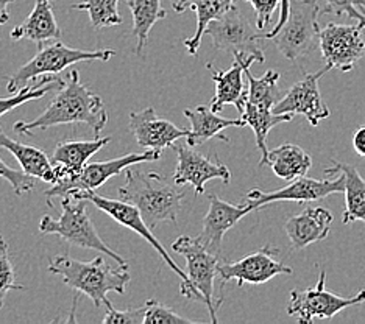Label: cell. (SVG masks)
<instances>
[{"label":"cell","mask_w":365,"mask_h":324,"mask_svg":"<svg viewBox=\"0 0 365 324\" xmlns=\"http://www.w3.org/2000/svg\"><path fill=\"white\" fill-rule=\"evenodd\" d=\"M83 123L101 136L108 123V113L101 95L94 94L83 85L77 70H71L68 78L58 85V93L48 103L46 111L31 122H16L14 131L18 135H33L36 130H48L58 125Z\"/></svg>","instance_id":"cell-1"},{"label":"cell","mask_w":365,"mask_h":324,"mask_svg":"<svg viewBox=\"0 0 365 324\" xmlns=\"http://www.w3.org/2000/svg\"><path fill=\"white\" fill-rule=\"evenodd\" d=\"M125 184L119 187L122 202L136 206L143 214L148 228L169 221L175 224L181 211L182 199L186 197L175 181L163 173L147 172L128 167L125 172Z\"/></svg>","instance_id":"cell-2"},{"label":"cell","mask_w":365,"mask_h":324,"mask_svg":"<svg viewBox=\"0 0 365 324\" xmlns=\"http://www.w3.org/2000/svg\"><path fill=\"white\" fill-rule=\"evenodd\" d=\"M48 271L63 279L66 286L88 296L96 307L108 304V293L115 292L123 295L131 281L128 267L118 268L106 263L103 257H96L91 262H81L69 256H55L48 262Z\"/></svg>","instance_id":"cell-3"},{"label":"cell","mask_w":365,"mask_h":324,"mask_svg":"<svg viewBox=\"0 0 365 324\" xmlns=\"http://www.w3.org/2000/svg\"><path fill=\"white\" fill-rule=\"evenodd\" d=\"M172 251L181 254L187 261L189 284L181 286L180 292L190 301H200L208 307L211 321L217 323V310L222 301L214 298V281L219 276V256L206 248L200 237L181 236L172 244Z\"/></svg>","instance_id":"cell-4"},{"label":"cell","mask_w":365,"mask_h":324,"mask_svg":"<svg viewBox=\"0 0 365 324\" xmlns=\"http://www.w3.org/2000/svg\"><path fill=\"white\" fill-rule=\"evenodd\" d=\"M60 202L63 209L60 219L55 220L51 215H44L41 219L39 231L43 234H56L69 245L96 249V251L110 256L113 261L118 262V265L128 267L127 259H123L120 254L108 246L102 237L98 236L96 224L86 209L88 202H85V199H73L71 197H63Z\"/></svg>","instance_id":"cell-5"},{"label":"cell","mask_w":365,"mask_h":324,"mask_svg":"<svg viewBox=\"0 0 365 324\" xmlns=\"http://www.w3.org/2000/svg\"><path fill=\"white\" fill-rule=\"evenodd\" d=\"M113 56H115V52L111 48H72L58 41L51 46L39 47V52L29 63L24 64L18 72L11 75L6 89L10 94H16L36 78L46 77V75H60L76 63L97 60L110 61Z\"/></svg>","instance_id":"cell-6"},{"label":"cell","mask_w":365,"mask_h":324,"mask_svg":"<svg viewBox=\"0 0 365 324\" xmlns=\"http://www.w3.org/2000/svg\"><path fill=\"white\" fill-rule=\"evenodd\" d=\"M323 14L317 0H290L286 23L273 36V43L289 61H298L319 46V16Z\"/></svg>","instance_id":"cell-7"},{"label":"cell","mask_w":365,"mask_h":324,"mask_svg":"<svg viewBox=\"0 0 365 324\" xmlns=\"http://www.w3.org/2000/svg\"><path fill=\"white\" fill-rule=\"evenodd\" d=\"M264 30H259L250 21L245 19L239 8H233L222 16V18L212 21L205 35H210L212 46L230 53H242L247 56L256 58L258 63H264V53L261 47V41L265 39Z\"/></svg>","instance_id":"cell-8"},{"label":"cell","mask_w":365,"mask_h":324,"mask_svg":"<svg viewBox=\"0 0 365 324\" xmlns=\"http://www.w3.org/2000/svg\"><path fill=\"white\" fill-rule=\"evenodd\" d=\"M365 303V290L350 298H342L327 290V273L322 271L317 284L306 290H292L287 313L298 323L309 324L314 320H331L348 307Z\"/></svg>","instance_id":"cell-9"},{"label":"cell","mask_w":365,"mask_h":324,"mask_svg":"<svg viewBox=\"0 0 365 324\" xmlns=\"http://www.w3.org/2000/svg\"><path fill=\"white\" fill-rule=\"evenodd\" d=\"M161 155L163 152H158V150H144V152L140 153H128L119 157H114V160L88 164L78 178L68 182H58V184L48 187L46 190V197L48 199L53 197L63 198L72 197L80 192H86V190H97L98 187H102L108 179L122 174L128 167H131V165L158 161Z\"/></svg>","instance_id":"cell-10"},{"label":"cell","mask_w":365,"mask_h":324,"mask_svg":"<svg viewBox=\"0 0 365 324\" xmlns=\"http://www.w3.org/2000/svg\"><path fill=\"white\" fill-rule=\"evenodd\" d=\"M344 192L345 174L342 172H336L331 177H327V179H312L308 177H300L290 181L286 187L273 190V192H262L259 189H253L247 194V203H250L256 211L270 203L319 202V199H323L329 195Z\"/></svg>","instance_id":"cell-11"},{"label":"cell","mask_w":365,"mask_h":324,"mask_svg":"<svg viewBox=\"0 0 365 324\" xmlns=\"http://www.w3.org/2000/svg\"><path fill=\"white\" fill-rule=\"evenodd\" d=\"M361 25L328 23L320 30L319 47L325 66L340 72H350L365 53V41Z\"/></svg>","instance_id":"cell-12"},{"label":"cell","mask_w":365,"mask_h":324,"mask_svg":"<svg viewBox=\"0 0 365 324\" xmlns=\"http://www.w3.org/2000/svg\"><path fill=\"white\" fill-rule=\"evenodd\" d=\"M278 253V248L265 245L256 253L237 262L219 261L217 274L222 287L230 281H236L237 287H244L245 284L261 286L278 276V274H292V268L277 259Z\"/></svg>","instance_id":"cell-13"},{"label":"cell","mask_w":365,"mask_h":324,"mask_svg":"<svg viewBox=\"0 0 365 324\" xmlns=\"http://www.w3.org/2000/svg\"><path fill=\"white\" fill-rule=\"evenodd\" d=\"M71 198L73 199H85L88 203H93L98 209L103 211L106 215H110L113 220L118 221L122 226H125L128 229H131L133 232H136L140 237H143L147 244H150L156 253L160 254L164 262L169 265V268L173 270V273L181 279V286H187L189 284V276L187 273L182 271L178 265L173 262L172 257L169 256V253L165 251L164 246L158 242V239L152 234V229L148 228V224L145 223L143 214L138 209L136 206H133L127 202H118V199H110L105 198L102 195H98L96 190H86V192H80L72 195Z\"/></svg>","instance_id":"cell-14"},{"label":"cell","mask_w":365,"mask_h":324,"mask_svg":"<svg viewBox=\"0 0 365 324\" xmlns=\"http://www.w3.org/2000/svg\"><path fill=\"white\" fill-rule=\"evenodd\" d=\"M329 72V69L323 68L315 73H304V77L295 83V85L287 90V94L278 100V103L273 106L275 114H300L312 127L331 115L329 108L325 105L319 89V80Z\"/></svg>","instance_id":"cell-15"},{"label":"cell","mask_w":365,"mask_h":324,"mask_svg":"<svg viewBox=\"0 0 365 324\" xmlns=\"http://www.w3.org/2000/svg\"><path fill=\"white\" fill-rule=\"evenodd\" d=\"M172 148H175L178 156L177 169L173 173V181L178 186L190 184L197 195H202L205 192V184L211 179H220L225 184L231 181L230 169L219 161V157H215V161H211L210 157L203 156L190 145L186 147L175 144Z\"/></svg>","instance_id":"cell-16"},{"label":"cell","mask_w":365,"mask_h":324,"mask_svg":"<svg viewBox=\"0 0 365 324\" xmlns=\"http://www.w3.org/2000/svg\"><path fill=\"white\" fill-rule=\"evenodd\" d=\"M130 130L139 147L158 152L170 148L177 144V140L189 136V130H181L175 123L160 117L153 108H145L138 113L133 111L130 114Z\"/></svg>","instance_id":"cell-17"},{"label":"cell","mask_w":365,"mask_h":324,"mask_svg":"<svg viewBox=\"0 0 365 324\" xmlns=\"http://www.w3.org/2000/svg\"><path fill=\"white\" fill-rule=\"evenodd\" d=\"M255 211L250 203L231 204L217 195H210V211L203 219L200 234L202 244L214 254H220L222 240L227 232L236 226L240 219Z\"/></svg>","instance_id":"cell-18"},{"label":"cell","mask_w":365,"mask_h":324,"mask_svg":"<svg viewBox=\"0 0 365 324\" xmlns=\"http://www.w3.org/2000/svg\"><path fill=\"white\" fill-rule=\"evenodd\" d=\"M110 140L111 137L98 136L93 140H63L58 144L51 157L58 177L56 184L78 178L91 157L110 144Z\"/></svg>","instance_id":"cell-19"},{"label":"cell","mask_w":365,"mask_h":324,"mask_svg":"<svg viewBox=\"0 0 365 324\" xmlns=\"http://www.w3.org/2000/svg\"><path fill=\"white\" fill-rule=\"evenodd\" d=\"M333 214L325 207H306L300 214L290 217L286 224V234L292 249H304L320 240H325L331 231Z\"/></svg>","instance_id":"cell-20"},{"label":"cell","mask_w":365,"mask_h":324,"mask_svg":"<svg viewBox=\"0 0 365 324\" xmlns=\"http://www.w3.org/2000/svg\"><path fill=\"white\" fill-rule=\"evenodd\" d=\"M185 117L190 122L189 136L186 137L187 145L200 147L206 140L219 137L225 142H230L227 136H223V130L227 128H242L247 127L244 119H227L212 111L211 106L200 105L197 108H187L185 110Z\"/></svg>","instance_id":"cell-21"},{"label":"cell","mask_w":365,"mask_h":324,"mask_svg":"<svg viewBox=\"0 0 365 324\" xmlns=\"http://www.w3.org/2000/svg\"><path fill=\"white\" fill-rule=\"evenodd\" d=\"M13 41L27 39L43 47L48 41L61 38V28L53 14V0H35L29 18L10 33Z\"/></svg>","instance_id":"cell-22"},{"label":"cell","mask_w":365,"mask_h":324,"mask_svg":"<svg viewBox=\"0 0 365 324\" xmlns=\"http://www.w3.org/2000/svg\"><path fill=\"white\" fill-rule=\"evenodd\" d=\"M206 69L211 72V77L215 83V95L211 103L212 111L220 113L223 110V106L233 105L240 113H244L248 88H245L244 83L245 73L242 69V64L235 60V64L231 66L228 70L220 72L210 63L206 66Z\"/></svg>","instance_id":"cell-23"},{"label":"cell","mask_w":365,"mask_h":324,"mask_svg":"<svg viewBox=\"0 0 365 324\" xmlns=\"http://www.w3.org/2000/svg\"><path fill=\"white\" fill-rule=\"evenodd\" d=\"M0 148H4L8 153H11L16 157V161L19 162L21 169L27 174H30V177L43 179L51 186L56 184L58 177L55 165L51 157H48L41 148L22 144L19 140L8 137L2 128H0Z\"/></svg>","instance_id":"cell-24"},{"label":"cell","mask_w":365,"mask_h":324,"mask_svg":"<svg viewBox=\"0 0 365 324\" xmlns=\"http://www.w3.org/2000/svg\"><path fill=\"white\" fill-rule=\"evenodd\" d=\"M235 60L242 64V69L245 73V78L248 81V95L247 102L256 105L265 110H273V106L278 103L279 90H278V81H279V72L267 70L261 78L253 77L250 68L256 61V58L247 56L242 53H235Z\"/></svg>","instance_id":"cell-25"},{"label":"cell","mask_w":365,"mask_h":324,"mask_svg":"<svg viewBox=\"0 0 365 324\" xmlns=\"http://www.w3.org/2000/svg\"><path fill=\"white\" fill-rule=\"evenodd\" d=\"M333 162V167L325 169L327 177H331L336 172H342L345 174V211L342 215V223H365V179L353 165L339 161Z\"/></svg>","instance_id":"cell-26"},{"label":"cell","mask_w":365,"mask_h":324,"mask_svg":"<svg viewBox=\"0 0 365 324\" xmlns=\"http://www.w3.org/2000/svg\"><path fill=\"white\" fill-rule=\"evenodd\" d=\"M265 165H269L278 178L294 181L308 174L312 165V157L302 147L295 144H283L269 150Z\"/></svg>","instance_id":"cell-27"},{"label":"cell","mask_w":365,"mask_h":324,"mask_svg":"<svg viewBox=\"0 0 365 324\" xmlns=\"http://www.w3.org/2000/svg\"><path fill=\"white\" fill-rule=\"evenodd\" d=\"M242 119L247 127H250L255 132L256 145L261 152L259 167H264L265 160H267L269 148H267V136L269 132L279 123H287L294 119L290 114H275L273 110H265L252 103H245V110L242 113Z\"/></svg>","instance_id":"cell-28"},{"label":"cell","mask_w":365,"mask_h":324,"mask_svg":"<svg viewBox=\"0 0 365 324\" xmlns=\"http://www.w3.org/2000/svg\"><path fill=\"white\" fill-rule=\"evenodd\" d=\"M133 16V36L136 38V55H143L148 36L156 22L165 19L161 0H127Z\"/></svg>","instance_id":"cell-29"},{"label":"cell","mask_w":365,"mask_h":324,"mask_svg":"<svg viewBox=\"0 0 365 324\" xmlns=\"http://www.w3.org/2000/svg\"><path fill=\"white\" fill-rule=\"evenodd\" d=\"M235 6V0H190L189 10H192L197 16V28L192 38L185 41V47L190 55H197L202 44V38L206 33L208 25L222 18L230 8Z\"/></svg>","instance_id":"cell-30"},{"label":"cell","mask_w":365,"mask_h":324,"mask_svg":"<svg viewBox=\"0 0 365 324\" xmlns=\"http://www.w3.org/2000/svg\"><path fill=\"white\" fill-rule=\"evenodd\" d=\"M119 2L120 0H81L80 4H73L71 8L88 13L91 25L98 31L105 27H114V25L122 23L118 10Z\"/></svg>","instance_id":"cell-31"},{"label":"cell","mask_w":365,"mask_h":324,"mask_svg":"<svg viewBox=\"0 0 365 324\" xmlns=\"http://www.w3.org/2000/svg\"><path fill=\"white\" fill-rule=\"evenodd\" d=\"M63 81L60 75H46V77L41 78L36 85H33V81L30 85H27L24 89H21L19 93L11 94V97L6 98H0V117L5 115L6 113H10L16 108H19L24 103H29L31 100H36L44 97L48 90H52L53 86H58Z\"/></svg>","instance_id":"cell-32"},{"label":"cell","mask_w":365,"mask_h":324,"mask_svg":"<svg viewBox=\"0 0 365 324\" xmlns=\"http://www.w3.org/2000/svg\"><path fill=\"white\" fill-rule=\"evenodd\" d=\"M26 287L18 284L14 278V267L10 257V246L0 236V309L4 307L6 293L11 290H24Z\"/></svg>","instance_id":"cell-33"},{"label":"cell","mask_w":365,"mask_h":324,"mask_svg":"<svg viewBox=\"0 0 365 324\" xmlns=\"http://www.w3.org/2000/svg\"><path fill=\"white\" fill-rule=\"evenodd\" d=\"M144 324H177V323H195L186 317H181L175 310L165 304L150 299L145 305Z\"/></svg>","instance_id":"cell-34"},{"label":"cell","mask_w":365,"mask_h":324,"mask_svg":"<svg viewBox=\"0 0 365 324\" xmlns=\"http://www.w3.org/2000/svg\"><path fill=\"white\" fill-rule=\"evenodd\" d=\"M0 178H4L10 182L14 194L19 197L30 192V190L35 187V181H36V178L30 177V174H27L24 170H16V169L8 167L2 160H0Z\"/></svg>","instance_id":"cell-35"},{"label":"cell","mask_w":365,"mask_h":324,"mask_svg":"<svg viewBox=\"0 0 365 324\" xmlns=\"http://www.w3.org/2000/svg\"><path fill=\"white\" fill-rule=\"evenodd\" d=\"M144 312L145 307L138 309L115 310L111 303L106 304V315L103 317L105 324H144Z\"/></svg>","instance_id":"cell-36"},{"label":"cell","mask_w":365,"mask_h":324,"mask_svg":"<svg viewBox=\"0 0 365 324\" xmlns=\"http://www.w3.org/2000/svg\"><path fill=\"white\" fill-rule=\"evenodd\" d=\"M327 8L322 13H331L336 16L346 14L348 18L358 21L361 27L365 28V14L358 10L356 0H325Z\"/></svg>","instance_id":"cell-37"},{"label":"cell","mask_w":365,"mask_h":324,"mask_svg":"<svg viewBox=\"0 0 365 324\" xmlns=\"http://www.w3.org/2000/svg\"><path fill=\"white\" fill-rule=\"evenodd\" d=\"M247 2H250L256 11V27L265 30L269 27L273 11L277 10L281 0H247Z\"/></svg>","instance_id":"cell-38"},{"label":"cell","mask_w":365,"mask_h":324,"mask_svg":"<svg viewBox=\"0 0 365 324\" xmlns=\"http://www.w3.org/2000/svg\"><path fill=\"white\" fill-rule=\"evenodd\" d=\"M289 11H290V0H281L278 22H277L275 27H273L270 31L265 33V39H272L281 30V27H283V25L286 23V21H287V18H289Z\"/></svg>","instance_id":"cell-39"},{"label":"cell","mask_w":365,"mask_h":324,"mask_svg":"<svg viewBox=\"0 0 365 324\" xmlns=\"http://www.w3.org/2000/svg\"><path fill=\"white\" fill-rule=\"evenodd\" d=\"M353 147H354L356 153H358L362 157H365V125L354 131Z\"/></svg>","instance_id":"cell-40"},{"label":"cell","mask_w":365,"mask_h":324,"mask_svg":"<svg viewBox=\"0 0 365 324\" xmlns=\"http://www.w3.org/2000/svg\"><path fill=\"white\" fill-rule=\"evenodd\" d=\"M14 0H0V23H6L10 21V14H8V6L13 4Z\"/></svg>","instance_id":"cell-41"},{"label":"cell","mask_w":365,"mask_h":324,"mask_svg":"<svg viewBox=\"0 0 365 324\" xmlns=\"http://www.w3.org/2000/svg\"><path fill=\"white\" fill-rule=\"evenodd\" d=\"M170 4L177 13H182L189 8L190 0H170Z\"/></svg>","instance_id":"cell-42"},{"label":"cell","mask_w":365,"mask_h":324,"mask_svg":"<svg viewBox=\"0 0 365 324\" xmlns=\"http://www.w3.org/2000/svg\"><path fill=\"white\" fill-rule=\"evenodd\" d=\"M356 5H358V8H361L362 13L365 14V0H356Z\"/></svg>","instance_id":"cell-43"},{"label":"cell","mask_w":365,"mask_h":324,"mask_svg":"<svg viewBox=\"0 0 365 324\" xmlns=\"http://www.w3.org/2000/svg\"><path fill=\"white\" fill-rule=\"evenodd\" d=\"M0 25H2V23H0Z\"/></svg>","instance_id":"cell-44"}]
</instances>
